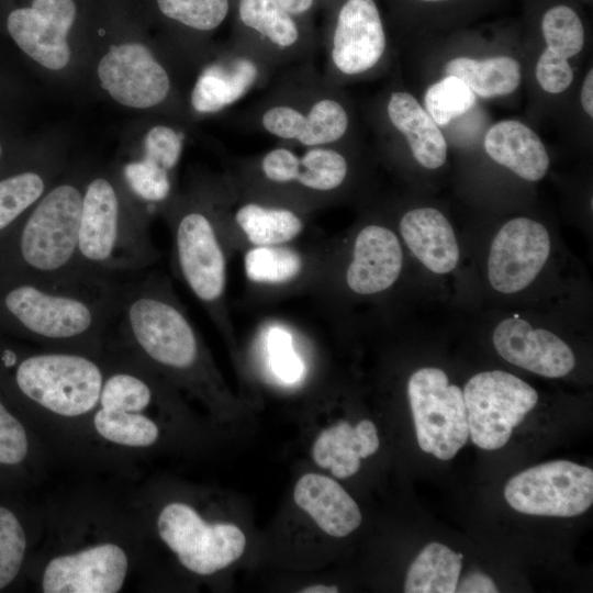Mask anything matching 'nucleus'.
<instances>
[{
  "label": "nucleus",
  "mask_w": 593,
  "mask_h": 593,
  "mask_svg": "<svg viewBox=\"0 0 593 593\" xmlns=\"http://www.w3.org/2000/svg\"><path fill=\"white\" fill-rule=\"evenodd\" d=\"M301 593H337L338 588L325 584L309 585L300 590Z\"/></svg>",
  "instance_id": "49530a36"
},
{
  "label": "nucleus",
  "mask_w": 593,
  "mask_h": 593,
  "mask_svg": "<svg viewBox=\"0 0 593 593\" xmlns=\"http://www.w3.org/2000/svg\"><path fill=\"white\" fill-rule=\"evenodd\" d=\"M68 165L61 141L29 138L20 154L0 171V237L29 213Z\"/></svg>",
  "instance_id": "dca6fc26"
},
{
  "label": "nucleus",
  "mask_w": 593,
  "mask_h": 593,
  "mask_svg": "<svg viewBox=\"0 0 593 593\" xmlns=\"http://www.w3.org/2000/svg\"><path fill=\"white\" fill-rule=\"evenodd\" d=\"M492 342L502 358L542 377H563L575 365L571 348L561 338L517 316L500 322Z\"/></svg>",
  "instance_id": "412c9836"
},
{
  "label": "nucleus",
  "mask_w": 593,
  "mask_h": 593,
  "mask_svg": "<svg viewBox=\"0 0 593 593\" xmlns=\"http://www.w3.org/2000/svg\"><path fill=\"white\" fill-rule=\"evenodd\" d=\"M100 357L57 348L16 356L3 351L14 367L12 381L30 402L61 417H78L97 409L105 366Z\"/></svg>",
  "instance_id": "1a4fd4ad"
},
{
  "label": "nucleus",
  "mask_w": 593,
  "mask_h": 593,
  "mask_svg": "<svg viewBox=\"0 0 593 593\" xmlns=\"http://www.w3.org/2000/svg\"><path fill=\"white\" fill-rule=\"evenodd\" d=\"M446 72L462 80L473 93L483 98L510 94L521 82V66L510 56L483 60L457 57L446 65Z\"/></svg>",
  "instance_id": "7c9ffc66"
},
{
  "label": "nucleus",
  "mask_w": 593,
  "mask_h": 593,
  "mask_svg": "<svg viewBox=\"0 0 593 593\" xmlns=\"http://www.w3.org/2000/svg\"><path fill=\"white\" fill-rule=\"evenodd\" d=\"M293 499L329 536L345 537L361 524L357 503L329 477L317 473L302 475L294 486Z\"/></svg>",
  "instance_id": "b1692460"
},
{
  "label": "nucleus",
  "mask_w": 593,
  "mask_h": 593,
  "mask_svg": "<svg viewBox=\"0 0 593 593\" xmlns=\"http://www.w3.org/2000/svg\"><path fill=\"white\" fill-rule=\"evenodd\" d=\"M379 445L377 427L371 421L362 419L355 426L343 421L321 432L312 457L334 477L346 479L359 470L360 459L373 455Z\"/></svg>",
  "instance_id": "bb28decb"
},
{
  "label": "nucleus",
  "mask_w": 593,
  "mask_h": 593,
  "mask_svg": "<svg viewBox=\"0 0 593 593\" xmlns=\"http://www.w3.org/2000/svg\"><path fill=\"white\" fill-rule=\"evenodd\" d=\"M89 0H0V31L38 76L82 83Z\"/></svg>",
  "instance_id": "0eeeda50"
},
{
  "label": "nucleus",
  "mask_w": 593,
  "mask_h": 593,
  "mask_svg": "<svg viewBox=\"0 0 593 593\" xmlns=\"http://www.w3.org/2000/svg\"><path fill=\"white\" fill-rule=\"evenodd\" d=\"M403 268V250L395 233L368 224L356 235L345 270L347 288L358 295H374L391 288Z\"/></svg>",
  "instance_id": "4be33fe9"
},
{
  "label": "nucleus",
  "mask_w": 593,
  "mask_h": 593,
  "mask_svg": "<svg viewBox=\"0 0 593 593\" xmlns=\"http://www.w3.org/2000/svg\"><path fill=\"white\" fill-rule=\"evenodd\" d=\"M392 126L407 141L416 161L427 169L441 167L447 157V144L438 125L409 92H391L385 104Z\"/></svg>",
  "instance_id": "cd10ccee"
},
{
  "label": "nucleus",
  "mask_w": 593,
  "mask_h": 593,
  "mask_svg": "<svg viewBox=\"0 0 593 593\" xmlns=\"http://www.w3.org/2000/svg\"><path fill=\"white\" fill-rule=\"evenodd\" d=\"M27 452L29 438L23 425L0 400V465H19Z\"/></svg>",
  "instance_id": "4c0bfd02"
},
{
  "label": "nucleus",
  "mask_w": 593,
  "mask_h": 593,
  "mask_svg": "<svg viewBox=\"0 0 593 593\" xmlns=\"http://www.w3.org/2000/svg\"><path fill=\"white\" fill-rule=\"evenodd\" d=\"M279 3L293 16L305 15L313 7L315 0H278Z\"/></svg>",
  "instance_id": "a18cd8bd"
},
{
  "label": "nucleus",
  "mask_w": 593,
  "mask_h": 593,
  "mask_svg": "<svg viewBox=\"0 0 593 593\" xmlns=\"http://www.w3.org/2000/svg\"><path fill=\"white\" fill-rule=\"evenodd\" d=\"M541 30L547 47L569 58L581 52L584 43L582 22L567 5L549 9L542 18Z\"/></svg>",
  "instance_id": "c9c22d12"
},
{
  "label": "nucleus",
  "mask_w": 593,
  "mask_h": 593,
  "mask_svg": "<svg viewBox=\"0 0 593 593\" xmlns=\"http://www.w3.org/2000/svg\"><path fill=\"white\" fill-rule=\"evenodd\" d=\"M273 370L281 379L292 382L299 379L302 372L300 360L292 353L287 338L282 333H276L270 343Z\"/></svg>",
  "instance_id": "a19ab883"
},
{
  "label": "nucleus",
  "mask_w": 593,
  "mask_h": 593,
  "mask_svg": "<svg viewBox=\"0 0 593 593\" xmlns=\"http://www.w3.org/2000/svg\"><path fill=\"white\" fill-rule=\"evenodd\" d=\"M469 436L485 450L503 447L513 428L534 409L538 394L516 376L501 371H484L471 377L465 385Z\"/></svg>",
  "instance_id": "f8f14e48"
},
{
  "label": "nucleus",
  "mask_w": 593,
  "mask_h": 593,
  "mask_svg": "<svg viewBox=\"0 0 593 593\" xmlns=\"http://www.w3.org/2000/svg\"><path fill=\"white\" fill-rule=\"evenodd\" d=\"M149 23L169 25L160 42L186 71L197 70L217 47L209 38L225 21L230 0H141Z\"/></svg>",
  "instance_id": "f3484780"
},
{
  "label": "nucleus",
  "mask_w": 593,
  "mask_h": 593,
  "mask_svg": "<svg viewBox=\"0 0 593 593\" xmlns=\"http://www.w3.org/2000/svg\"><path fill=\"white\" fill-rule=\"evenodd\" d=\"M424 1H440V0H424Z\"/></svg>",
  "instance_id": "de8ad7c7"
},
{
  "label": "nucleus",
  "mask_w": 593,
  "mask_h": 593,
  "mask_svg": "<svg viewBox=\"0 0 593 593\" xmlns=\"http://www.w3.org/2000/svg\"><path fill=\"white\" fill-rule=\"evenodd\" d=\"M243 264L247 281L267 289L295 284L307 268L305 255L292 244L248 246Z\"/></svg>",
  "instance_id": "c85d7f7f"
},
{
  "label": "nucleus",
  "mask_w": 593,
  "mask_h": 593,
  "mask_svg": "<svg viewBox=\"0 0 593 593\" xmlns=\"http://www.w3.org/2000/svg\"><path fill=\"white\" fill-rule=\"evenodd\" d=\"M234 193L230 179H198L178 191L160 215L174 239L177 269L192 294L222 328L225 309L227 250L224 213Z\"/></svg>",
  "instance_id": "39448f33"
},
{
  "label": "nucleus",
  "mask_w": 593,
  "mask_h": 593,
  "mask_svg": "<svg viewBox=\"0 0 593 593\" xmlns=\"http://www.w3.org/2000/svg\"><path fill=\"white\" fill-rule=\"evenodd\" d=\"M456 592L458 593H496V585L491 578L484 573L474 571L469 573L459 584Z\"/></svg>",
  "instance_id": "37998d69"
},
{
  "label": "nucleus",
  "mask_w": 593,
  "mask_h": 593,
  "mask_svg": "<svg viewBox=\"0 0 593 593\" xmlns=\"http://www.w3.org/2000/svg\"><path fill=\"white\" fill-rule=\"evenodd\" d=\"M128 558L113 542L87 547L51 559L42 575L45 593H115L126 579Z\"/></svg>",
  "instance_id": "aec40b11"
},
{
  "label": "nucleus",
  "mask_w": 593,
  "mask_h": 593,
  "mask_svg": "<svg viewBox=\"0 0 593 593\" xmlns=\"http://www.w3.org/2000/svg\"><path fill=\"white\" fill-rule=\"evenodd\" d=\"M161 540L189 571L209 575L225 569L244 553L246 537L231 523H208L190 505L172 502L157 517Z\"/></svg>",
  "instance_id": "9b49d317"
},
{
  "label": "nucleus",
  "mask_w": 593,
  "mask_h": 593,
  "mask_svg": "<svg viewBox=\"0 0 593 593\" xmlns=\"http://www.w3.org/2000/svg\"><path fill=\"white\" fill-rule=\"evenodd\" d=\"M93 427L101 438L124 447H149L159 436L156 423L143 412L97 406Z\"/></svg>",
  "instance_id": "72a5a7b5"
},
{
  "label": "nucleus",
  "mask_w": 593,
  "mask_h": 593,
  "mask_svg": "<svg viewBox=\"0 0 593 593\" xmlns=\"http://www.w3.org/2000/svg\"><path fill=\"white\" fill-rule=\"evenodd\" d=\"M462 556L439 542L428 544L411 563L404 584L406 593H454Z\"/></svg>",
  "instance_id": "2f4dec72"
},
{
  "label": "nucleus",
  "mask_w": 593,
  "mask_h": 593,
  "mask_svg": "<svg viewBox=\"0 0 593 593\" xmlns=\"http://www.w3.org/2000/svg\"><path fill=\"white\" fill-rule=\"evenodd\" d=\"M504 496L524 514L577 516L593 503V471L567 460L549 461L514 475L505 485Z\"/></svg>",
  "instance_id": "ddd939ff"
},
{
  "label": "nucleus",
  "mask_w": 593,
  "mask_h": 593,
  "mask_svg": "<svg viewBox=\"0 0 593 593\" xmlns=\"http://www.w3.org/2000/svg\"><path fill=\"white\" fill-rule=\"evenodd\" d=\"M475 96L459 78L448 75L432 85L424 97L427 113L437 125L468 112L475 104Z\"/></svg>",
  "instance_id": "f704fd0d"
},
{
  "label": "nucleus",
  "mask_w": 593,
  "mask_h": 593,
  "mask_svg": "<svg viewBox=\"0 0 593 593\" xmlns=\"http://www.w3.org/2000/svg\"><path fill=\"white\" fill-rule=\"evenodd\" d=\"M26 550V535L16 515L0 506V590L19 574Z\"/></svg>",
  "instance_id": "e433bc0d"
},
{
  "label": "nucleus",
  "mask_w": 593,
  "mask_h": 593,
  "mask_svg": "<svg viewBox=\"0 0 593 593\" xmlns=\"http://www.w3.org/2000/svg\"><path fill=\"white\" fill-rule=\"evenodd\" d=\"M16 115L0 110V171L20 154L30 138L23 134Z\"/></svg>",
  "instance_id": "ea45409f"
},
{
  "label": "nucleus",
  "mask_w": 593,
  "mask_h": 593,
  "mask_svg": "<svg viewBox=\"0 0 593 593\" xmlns=\"http://www.w3.org/2000/svg\"><path fill=\"white\" fill-rule=\"evenodd\" d=\"M119 283H0V321L49 348L100 357L111 338Z\"/></svg>",
  "instance_id": "f03ea898"
},
{
  "label": "nucleus",
  "mask_w": 593,
  "mask_h": 593,
  "mask_svg": "<svg viewBox=\"0 0 593 593\" xmlns=\"http://www.w3.org/2000/svg\"><path fill=\"white\" fill-rule=\"evenodd\" d=\"M243 35L228 46L275 70L312 61L317 47L278 0H238Z\"/></svg>",
  "instance_id": "4468645a"
},
{
  "label": "nucleus",
  "mask_w": 593,
  "mask_h": 593,
  "mask_svg": "<svg viewBox=\"0 0 593 593\" xmlns=\"http://www.w3.org/2000/svg\"><path fill=\"white\" fill-rule=\"evenodd\" d=\"M23 96L20 78L0 57V110L18 114Z\"/></svg>",
  "instance_id": "79ce46f5"
},
{
  "label": "nucleus",
  "mask_w": 593,
  "mask_h": 593,
  "mask_svg": "<svg viewBox=\"0 0 593 593\" xmlns=\"http://www.w3.org/2000/svg\"><path fill=\"white\" fill-rule=\"evenodd\" d=\"M114 165L126 191L153 216L160 215L178 192L176 176L149 160L126 155Z\"/></svg>",
  "instance_id": "c756f323"
},
{
  "label": "nucleus",
  "mask_w": 593,
  "mask_h": 593,
  "mask_svg": "<svg viewBox=\"0 0 593 593\" xmlns=\"http://www.w3.org/2000/svg\"><path fill=\"white\" fill-rule=\"evenodd\" d=\"M322 75L332 85L339 78L367 74L382 59L387 37L373 0H346L324 45Z\"/></svg>",
  "instance_id": "2eb2a0df"
},
{
  "label": "nucleus",
  "mask_w": 593,
  "mask_h": 593,
  "mask_svg": "<svg viewBox=\"0 0 593 593\" xmlns=\"http://www.w3.org/2000/svg\"><path fill=\"white\" fill-rule=\"evenodd\" d=\"M488 155L527 181H538L549 167L547 150L538 135L516 120L492 125L484 137Z\"/></svg>",
  "instance_id": "a878e982"
},
{
  "label": "nucleus",
  "mask_w": 593,
  "mask_h": 593,
  "mask_svg": "<svg viewBox=\"0 0 593 593\" xmlns=\"http://www.w3.org/2000/svg\"><path fill=\"white\" fill-rule=\"evenodd\" d=\"M186 125L168 118L158 116L142 126L134 145L127 154L149 160L176 176L184 148Z\"/></svg>",
  "instance_id": "473e14b6"
},
{
  "label": "nucleus",
  "mask_w": 593,
  "mask_h": 593,
  "mask_svg": "<svg viewBox=\"0 0 593 593\" xmlns=\"http://www.w3.org/2000/svg\"><path fill=\"white\" fill-rule=\"evenodd\" d=\"M551 248L547 228L528 217L506 222L494 236L488 277L492 288L512 294L527 288L541 271Z\"/></svg>",
  "instance_id": "6ab92c4d"
},
{
  "label": "nucleus",
  "mask_w": 593,
  "mask_h": 593,
  "mask_svg": "<svg viewBox=\"0 0 593 593\" xmlns=\"http://www.w3.org/2000/svg\"><path fill=\"white\" fill-rule=\"evenodd\" d=\"M581 103L589 116H593V70L590 69L581 88Z\"/></svg>",
  "instance_id": "c03bdc74"
},
{
  "label": "nucleus",
  "mask_w": 593,
  "mask_h": 593,
  "mask_svg": "<svg viewBox=\"0 0 593 593\" xmlns=\"http://www.w3.org/2000/svg\"><path fill=\"white\" fill-rule=\"evenodd\" d=\"M186 70L149 34L141 0H89L82 85L118 107L192 121L180 77Z\"/></svg>",
  "instance_id": "f257e3e1"
},
{
  "label": "nucleus",
  "mask_w": 593,
  "mask_h": 593,
  "mask_svg": "<svg viewBox=\"0 0 593 593\" xmlns=\"http://www.w3.org/2000/svg\"><path fill=\"white\" fill-rule=\"evenodd\" d=\"M272 70L231 46L217 47L198 69L187 94L191 121L225 111L256 88L267 85Z\"/></svg>",
  "instance_id": "a211bd4d"
},
{
  "label": "nucleus",
  "mask_w": 593,
  "mask_h": 593,
  "mask_svg": "<svg viewBox=\"0 0 593 593\" xmlns=\"http://www.w3.org/2000/svg\"><path fill=\"white\" fill-rule=\"evenodd\" d=\"M407 396L421 449L440 460L454 458L469 437L461 389L444 370L425 367L410 377Z\"/></svg>",
  "instance_id": "9d476101"
},
{
  "label": "nucleus",
  "mask_w": 593,
  "mask_h": 593,
  "mask_svg": "<svg viewBox=\"0 0 593 593\" xmlns=\"http://www.w3.org/2000/svg\"><path fill=\"white\" fill-rule=\"evenodd\" d=\"M153 215L126 191L115 165L88 171L78 227L79 262L111 279L145 271L159 258Z\"/></svg>",
  "instance_id": "20e7f679"
},
{
  "label": "nucleus",
  "mask_w": 593,
  "mask_h": 593,
  "mask_svg": "<svg viewBox=\"0 0 593 593\" xmlns=\"http://www.w3.org/2000/svg\"><path fill=\"white\" fill-rule=\"evenodd\" d=\"M89 169L69 164L29 213L0 237V283L66 284L105 278L83 269L78 257V227Z\"/></svg>",
  "instance_id": "7ed1b4c3"
},
{
  "label": "nucleus",
  "mask_w": 593,
  "mask_h": 593,
  "mask_svg": "<svg viewBox=\"0 0 593 593\" xmlns=\"http://www.w3.org/2000/svg\"><path fill=\"white\" fill-rule=\"evenodd\" d=\"M536 79L549 93L563 92L573 80V70L568 58L546 48L536 65Z\"/></svg>",
  "instance_id": "58836bf2"
},
{
  "label": "nucleus",
  "mask_w": 593,
  "mask_h": 593,
  "mask_svg": "<svg viewBox=\"0 0 593 593\" xmlns=\"http://www.w3.org/2000/svg\"><path fill=\"white\" fill-rule=\"evenodd\" d=\"M400 234L413 255L430 271L444 275L459 261V247L454 228L437 209L418 208L400 220Z\"/></svg>",
  "instance_id": "393cba45"
},
{
  "label": "nucleus",
  "mask_w": 593,
  "mask_h": 593,
  "mask_svg": "<svg viewBox=\"0 0 593 593\" xmlns=\"http://www.w3.org/2000/svg\"><path fill=\"white\" fill-rule=\"evenodd\" d=\"M236 192V191H235ZM233 199L224 214V231H236L248 246L291 244L305 230V212L298 209L243 197ZM235 195V193H234Z\"/></svg>",
  "instance_id": "5701e85b"
},
{
  "label": "nucleus",
  "mask_w": 593,
  "mask_h": 593,
  "mask_svg": "<svg viewBox=\"0 0 593 593\" xmlns=\"http://www.w3.org/2000/svg\"><path fill=\"white\" fill-rule=\"evenodd\" d=\"M339 145L305 147L298 152L281 144L242 163L231 177L243 197L278 203L305 212L325 203L349 175Z\"/></svg>",
  "instance_id": "6e6552de"
},
{
  "label": "nucleus",
  "mask_w": 593,
  "mask_h": 593,
  "mask_svg": "<svg viewBox=\"0 0 593 593\" xmlns=\"http://www.w3.org/2000/svg\"><path fill=\"white\" fill-rule=\"evenodd\" d=\"M312 61L292 66L247 112L253 130L299 147L339 145L349 111Z\"/></svg>",
  "instance_id": "423d86ee"
}]
</instances>
